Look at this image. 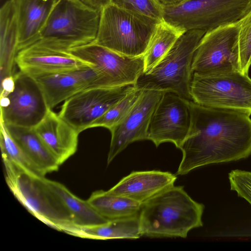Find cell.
Returning <instances> with one entry per match:
<instances>
[{"mask_svg": "<svg viewBox=\"0 0 251 251\" xmlns=\"http://www.w3.org/2000/svg\"><path fill=\"white\" fill-rule=\"evenodd\" d=\"M192 121L180 147L182 157L176 175L205 165L245 159L251 155V118L237 111L189 101Z\"/></svg>", "mask_w": 251, "mask_h": 251, "instance_id": "1", "label": "cell"}, {"mask_svg": "<svg viewBox=\"0 0 251 251\" xmlns=\"http://www.w3.org/2000/svg\"><path fill=\"white\" fill-rule=\"evenodd\" d=\"M48 182L72 215L77 227L99 226L109 221L97 212L87 200L79 199L63 184L48 179Z\"/></svg>", "mask_w": 251, "mask_h": 251, "instance_id": "23", "label": "cell"}, {"mask_svg": "<svg viewBox=\"0 0 251 251\" xmlns=\"http://www.w3.org/2000/svg\"><path fill=\"white\" fill-rule=\"evenodd\" d=\"M186 30L163 20L157 25L143 55L144 73L151 71L166 55Z\"/></svg>", "mask_w": 251, "mask_h": 251, "instance_id": "24", "label": "cell"}, {"mask_svg": "<svg viewBox=\"0 0 251 251\" xmlns=\"http://www.w3.org/2000/svg\"><path fill=\"white\" fill-rule=\"evenodd\" d=\"M240 27V20L206 32L194 53L192 74L241 72L238 48Z\"/></svg>", "mask_w": 251, "mask_h": 251, "instance_id": "9", "label": "cell"}, {"mask_svg": "<svg viewBox=\"0 0 251 251\" xmlns=\"http://www.w3.org/2000/svg\"><path fill=\"white\" fill-rule=\"evenodd\" d=\"M19 28L15 0H7L0 9L1 63H8L12 75L13 63L18 53ZM3 65V66H4Z\"/></svg>", "mask_w": 251, "mask_h": 251, "instance_id": "22", "label": "cell"}, {"mask_svg": "<svg viewBox=\"0 0 251 251\" xmlns=\"http://www.w3.org/2000/svg\"><path fill=\"white\" fill-rule=\"evenodd\" d=\"M100 13L81 0H58L32 45L67 51L92 43L97 35Z\"/></svg>", "mask_w": 251, "mask_h": 251, "instance_id": "4", "label": "cell"}, {"mask_svg": "<svg viewBox=\"0 0 251 251\" xmlns=\"http://www.w3.org/2000/svg\"></svg>", "mask_w": 251, "mask_h": 251, "instance_id": "33", "label": "cell"}, {"mask_svg": "<svg viewBox=\"0 0 251 251\" xmlns=\"http://www.w3.org/2000/svg\"><path fill=\"white\" fill-rule=\"evenodd\" d=\"M163 5H171L177 3L182 0H158Z\"/></svg>", "mask_w": 251, "mask_h": 251, "instance_id": "32", "label": "cell"}, {"mask_svg": "<svg viewBox=\"0 0 251 251\" xmlns=\"http://www.w3.org/2000/svg\"><path fill=\"white\" fill-rule=\"evenodd\" d=\"M143 90L134 88L114 104L91 125L90 128L103 127L109 130L119 124L135 104Z\"/></svg>", "mask_w": 251, "mask_h": 251, "instance_id": "27", "label": "cell"}, {"mask_svg": "<svg viewBox=\"0 0 251 251\" xmlns=\"http://www.w3.org/2000/svg\"><path fill=\"white\" fill-rule=\"evenodd\" d=\"M15 62L21 71L28 74L67 71L93 65L68 51L35 44L20 50Z\"/></svg>", "mask_w": 251, "mask_h": 251, "instance_id": "16", "label": "cell"}, {"mask_svg": "<svg viewBox=\"0 0 251 251\" xmlns=\"http://www.w3.org/2000/svg\"><path fill=\"white\" fill-rule=\"evenodd\" d=\"M87 201L97 212L108 220L138 215L142 205L132 200L111 195L103 190L94 192Z\"/></svg>", "mask_w": 251, "mask_h": 251, "instance_id": "25", "label": "cell"}, {"mask_svg": "<svg viewBox=\"0 0 251 251\" xmlns=\"http://www.w3.org/2000/svg\"><path fill=\"white\" fill-rule=\"evenodd\" d=\"M165 92L143 90L125 118L110 130L111 139L107 164L131 143L147 140L148 130L151 116Z\"/></svg>", "mask_w": 251, "mask_h": 251, "instance_id": "14", "label": "cell"}, {"mask_svg": "<svg viewBox=\"0 0 251 251\" xmlns=\"http://www.w3.org/2000/svg\"><path fill=\"white\" fill-rule=\"evenodd\" d=\"M28 75L40 87L50 109L84 90L93 87H118L94 65L70 70Z\"/></svg>", "mask_w": 251, "mask_h": 251, "instance_id": "13", "label": "cell"}, {"mask_svg": "<svg viewBox=\"0 0 251 251\" xmlns=\"http://www.w3.org/2000/svg\"><path fill=\"white\" fill-rule=\"evenodd\" d=\"M251 0H182L163 5V20L186 31L206 32L241 19Z\"/></svg>", "mask_w": 251, "mask_h": 251, "instance_id": "7", "label": "cell"}, {"mask_svg": "<svg viewBox=\"0 0 251 251\" xmlns=\"http://www.w3.org/2000/svg\"><path fill=\"white\" fill-rule=\"evenodd\" d=\"M0 146L2 159L9 161L30 174L45 176L11 136L6 125L1 121Z\"/></svg>", "mask_w": 251, "mask_h": 251, "instance_id": "26", "label": "cell"}, {"mask_svg": "<svg viewBox=\"0 0 251 251\" xmlns=\"http://www.w3.org/2000/svg\"><path fill=\"white\" fill-rule=\"evenodd\" d=\"M111 3L138 14L163 20V5L158 0H111Z\"/></svg>", "mask_w": 251, "mask_h": 251, "instance_id": "28", "label": "cell"}, {"mask_svg": "<svg viewBox=\"0 0 251 251\" xmlns=\"http://www.w3.org/2000/svg\"><path fill=\"white\" fill-rule=\"evenodd\" d=\"M176 175L158 170L134 171L106 191L108 194L128 198L143 203L173 186Z\"/></svg>", "mask_w": 251, "mask_h": 251, "instance_id": "17", "label": "cell"}, {"mask_svg": "<svg viewBox=\"0 0 251 251\" xmlns=\"http://www.w3.org/2000/svg\"><path fill=\"white\" fill-rule=\"evenodd\" d=\"M133 85L93 87L66 100L58 115L78 133L93 123L134 88Z\"/></svg>", "mask_w": 251, "mask_h": 251, "instance_id": "11", "label": "cell"}, {"mask_svg": "<svg viewBox=\"0 0 251 251\" xmlns=\"http://www.w3.org/2000/svg\"><path fill=\"white\" fill-rule=\"evenodd\" d=\"M14 86L0 96V121L7 126L34 128L49 109L36 80L22 71L13 75Z\"/></svg>", "mask_w": 251, "mask_h": 251, "instance_id": "10", "label": "cell"}, {"mask_svg": "<svg viewBox=\"0 0 251 251\" xmlns=\"http://www.w3.org/2000/svg\"><path fill=\"white\" fill-rule=\"evenodd\" d=\"M34 129L60 165L76 152L79 133L51 109Z\"/></svg>", "mask_w": 251, "mask_h": 251, "instance_id": "18", "label": "cell"}, {"mask_svg": "<svg viewBox=\"0 0 251 251\" xmlns=\"http://www.w3.org/2000/svg\"><path fill=\"white\" fill-rule=\"evenodd\" d=\"M2 161L9 189L29 213L50 227L69 234L77 227L45 176L30 174L7 160Z\"/></svg>", "mask_w": 251, "mask_h": 251, "instance_id": "3", "label": "cell"}, {"mask_svg": "<svg viewBox=\"0 0 251 251\" xmlns=\"http://www.w3.org/2000/svg\"><path fill=\"white\" fill-rule=\"evenodd\" d=\"M230 189L251 205V171L233 170L228 174Z\"/></svg>", "mask_w": 251, "mask_h": 251, "instance_id": "30", "label": "cell"}, {"mask_svg": "<svg viewBox=\"0 0 251 251\" xmlns=\"http://www.w3.org/2000/svg\"><path fill=\"white\" fill-rule=\"evenodd\" d=\"M189 101L174 92L165 91L151 116L147 140L157 147L162 143L171 142L179 149L191 127Z\"/></svg>", "mask_w": 251, "mask_h": 251, "instance_id": "12", "label": "cell"}, {"mask_svg": "<svg viewBox=\"0 0 251 251\" xmlns=\"http://www.w3.org/2000/svg\"><path fill=\"white\" fill-rule=\"evenodd\" d=\"M89 6L100 12L106 6L111 3V0H81Z\"/></svg>", "mask_w": 251, "mask_h": 251, "instance_id": "31", "label": "cell"}, {"mask_svg": "<svg viewBox=\"0 0 251 251\" xmlns=\"http://www.w3.org/2000/svg\"><path fill=\"white\" fill-rule=\"evenodd\" d=\"M58 0H15L19 28L18 52L34 44Z\"/></svg>", "mask_w": 251, "mask_h": 251, "instance_id": "19", "label": "cell"}, {"mask_svg": "<svg viewBox=\"0 0 251 251\" xmlns=\"http://www.w3.org/2000/svg\"><path fill=\"white\" fill-rule=\"evenodd\" d=\"M204 209L182 186H173L142 204L139 214L141 236L186 238L203 226Z\"/></svg>", "mask_w": 251, "mask_h": 251, "instance_id": "2", "label": "cell"}, {"mask_svg": "<svg viewBox=\"0 0 251 251\" xmlns=\"http://www.w3.org/2000/svg\"><path fill=\"white\" fill-rule=\"evenodd\" d=\"M160 21L110 3L100 11L93 43L126 56H143Z\"/></svg>", "mask_w": 251, "mask_h": 251, "instance_id": "5", "label": "cell"}, {"mask_svg": "<svg viewBox=\"0 0 251 251\" xmlns=\"http://www.w3.org/2000/svg\"><path fill=\"white\" fill-rule=\"evenodd\" d=\"M240 21L238 45L240 69L248 74L251 65V6Z\"/></svg>", "mask_w": 251, "mask_h": 251, "instance_id": "29", "label": "cell"}, {"mask_svg": "<svg viewBox=\"0 0 251 251\" xmlns=\"http://www.w3.org/2000/svg\"><path fill=\"white\" fill-rule=\"evenodd\" d=\"M190 88L196 103L251 115V78L248 74L239 71L193 73Z\"/></svg>", "mask_w": 251, "mask_h": 251, "instance_id": "8", "label": "cell"}, {"mask_svg": "<svg viewBox=\"0 0 251 251\" xmlns=\"http://www.w3.org/2000/svg\"><path fill=\"white\" fill-rule=\"evenodd\" d=\"M9 133L44 176L56 171L60 165L34 128L7 126Z\"/></svg>", "mask_w": 251, "mask_h": 251, "instance_id": "20", "label": "cell"}, {"mask_svg": "<svg viewBox=\"0 0 251 251\" xmlns=\"http://www.w3.org/2000/svg\"><path fill=\"white\" fill-rule=\"evenodd\" d=\"M71 235L99 240L138 239L141 237L139 214L109 220L99 226L77 227Z\"/></svg>", "mask_w": 251, "mask_h": 251, "instance_id": "21", "label": "cell"}, {"mask_svg": "<svg viewBox=\"0 0 251 251\" xmlns=\"http://www.w3.org/2000/svg\"><path fill=\"white\" fill-rule=\"evenodd\" d=\"M67 51L96 67L118 86L134 85L144 73L143 56H126L93 42Z\"/></svg>", "mask_w": 251, "mask_h": 251, "instance_id": "15", "label": "cell"}, {"mask_svg": "<svg viewBox=\"0 0 251 251\" xmlns=\"http://www.w3.org/2000/svg\"><path fill=\"white\" fill-rule=\"evenodd\" d=\"M206 31H185L162 60L150 72L142 74L134 86L142 90L171 91L188 100L192 64L196 48Z\"/></svg>", "mask_w": 251, "mask_h": 251, "instance_id": "6", "label": "cell"}]
</instances>
